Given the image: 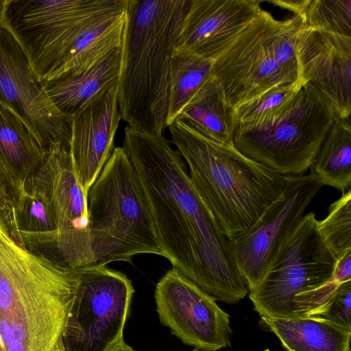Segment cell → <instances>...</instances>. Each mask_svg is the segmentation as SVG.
<instances>
[{"label": "cell", "mask_w": 351, "mask_h": 351, "mask_svg": "<svg viewBox=\"0 0 351 351\" xmlns=\"http://www.w3.org/2000/svg\"><path fill=\"white\" fill-rule=\"evenodd\" d=\"M123 148L143 187L162 256L200 289L235 304L249 292L230 240L202 201L178 152L163 134L125 128Z\"/></svg>", "instance_id": "6da1fadb"}, {"label": "cell", "mask_w": 351, "mask_h": 351, "mask_svg": "<svg viewBox=\"0 0 351 351\" xmlns=\"http://www.w3.org/2000/svg\"><path fill=\"white\" fill-rule=\"evenodd\" d=\"M192 0H128L118 105L123 119L163 134L171 62Z\"/></svg>", "instance_id": "7a4b0ae2"}, {"label": "cell", "mask_w": 351, "mask_h": 351, "mask_svg": "<svg viewBox=\"0 0 351 351\" xmlns=\"http://www.w3.org/2000/svg\"><path fill=\"white\" fill-rule=\"evenodd\" d=\"M168 128L195 189L229 240L252 226L282 192L288 176L248 158L234 145L213 141L178 119Z\"/></svg>", "instance_id": "3957f363"}, {"label": "cell", "mask_w": 351, "mask_h": 351, "mask_svg": "<svg viewBox=\"0 0 351 351\" xmlns=\"http://www.w3.org/2000/svg\"><path fill=\"white\" fill-rule=\"evenodd\" d=\"M77 270L44 258H0V351H58Z\"/></svg>", "instance_id": "277c9868"}, {"label": "cell", "mask_w": 351, "mask_h": 351, "mask_svg": "<svg viewBox=\"0 0 351 351\" xmlns=\"http://www.w3.org/2000/svg\"><path fill=\"white\" fill-rule=\"evenodd\" d=\"M94 265L162 256L136 169L123 147H115L86 194Z\"/></svg>", "instance_id": "5b68a950"}, {"label": "cell", "mask_w": 351, "mask_h": 351, "mask_svg": "<svg viewBox=\"0 0 351 351\" xmlns=\"http://www.w3.org/2000/svg\"><path fill=\"white\" fill-rule=\"evenodd\" d=\"M301 25L296 15L278 20L261 8L213 62L211 75L234 109L273 87L300 82L295 42Z\"/></svg>", "instance_id": "8992f818"}, {"label": "cell", "mask_w": 351, "mask_h": 351, "mask_svg": "<svg viewBox=\"0 0 351 351\" xmlns=\"http://www.w3.org/2000/svg\"><path fill=\"white\" fill-rule=\"evenodd\" d=\"M128 0H3L0 25L18 42L42 84L80 35Z\"/></svg>", "instance_id": "52a82bcc"}, {"label": "cell", "mask_w": 351, "mask_h": 351, "mask_svg": "<svg viewBox=\"0 0 351 351\" xmlns=\"http://www.w3.org/2000/svg\"><path fill=\"white\" fill-rule=\"evenodd\" d=\"M339 118L332 101L306 83L274 123L235 132L233 145L248 158L278 173L300 176L310 168L328 130Z\"/></svg>", "instance_id": "ba28073f"}, {"label": "cell", "mask_w": 351, "mask_h": 351, "mask_svg": "<svg viewBox=\"0 0 351 351\" xmlns=\"http://www.w3.org/2000/svg\"><path fill=\"white\" fill-rule=\"evenodd\" d=\"M77 284L63 337L66 351H110L123 338L134 289L105 265L76 269Z\"/></svg>", "instance_id": "9c48e42d"}, {"label": "cell", "mask_w": 351, "mask_h": 351, "mask_svg": "<svg viewBox=\"0 0 351 351\" xmlns=\"http://www.w3.org/2000/svg\"><path fill=\"white\" fill-rule=\"evenodd\" d=\"M314 213L304 215L274 265L250 292L261 317L296 318L294 299L328 280L337 257L322 239Z\"/></svg>", "instance_id": "30bf717a"}, {"label": "cell", "mask_w": 351, "mask_h": 351, "mask_svg": "<svg viewBox=\"0 0 351 351\" xmlns=\"http://www.w3.org/2000/svg\"><path fill=\"white\" fill-rule=\"evenodd\" d=\"M322 186L321 180L311 173L288 176L280 194L258 219L230 240L237 267L249 292L258 286L274 265L302 219L304 210Z\"/></svg>", "instance_id": "8fae6325"}, {"label": "cell", "mask_w": 351, "mask_h": 351, "mask_svg": "<svg viewBox=\"0 0 351 351\" xmlns=\"http://www.w3.org/2000/svg\"><path fill=\"white\" fill-rule=\"evenodd\" d=\"M29 179L45 191L51 204L57 230L54 249L60 261L73 269L94 265L86 195L75 176L69 147L52 145Z\"/></svg>", "instance_id": "7c38bea8"}, {"label": "cell", "mask_w": 351, "mask_h": 351, "mask_svg": "<svg viewBox=\"0 0 351 351\" xmlns=\"http://www.w3.org/2000/svg\"><path fill=\"white\" fill-rule=\"evenodd\" d=\"M0 105L17 116L46 149L70 145L71 117L48 98L13 36L0 25Z\"/></svg>", "instance_id": "4fadbf2b"}, {"label": "cell", "mask_w": 351, "mask_h": 351, "mask_svg": "<svg viewBox=\"0 0 351 351\" xmlns=\"http://www.w3.org/2000/svg\"><path fill=\"white\" fill-rule=\"evenodd\" d=\"M154 298L161 324L184 343L208 351L231 345L230 315L176 269L160 279Z\"/></svg>", "instance_id": "5bb4252c"}, {"label": "cell", "mask_w": 351, "mask_h": 351, "mask_svg": "<svg viewBox=\"0 0 351 351\" xmlns=\"http://www.w3.org/2000/svg\"><path fill=\"white\" fill-rule=\"evenodd\" d=\"M295 53L299 79L333 104L341 118L351 113V37L301 25Z\"/></svg>", "instance_id": "9a60e30c"}, {"label": "cell", "mask_w": 351, "mask_h": 351, "mask_svg": "<svg viewBox=\"0 0 351 351\" xmlns=\"http://www.w3.org/2000/svg\"><path fill=\"white\" fill-rule=\"evenodd\" d=\"M121 119L118 83L71 116L69 150L75 176L86 195L113 152Z\"/></svg>", "instance_id": "2e32d148"}, {"label": "cell", "mask_w": 351, "mask_h": 351, "mask_svg": "<svg viewBox=\"0 0 351 351\" xmlns=\"http://www.w3.org/2000/svg\"><path fill=\"white\" fill-rule=\"evenodd\" d=\"M258 0H192L176 50L214 61L256 18Z\"/></svg>", "instance_id": "e0dca14e"}, {"label": "cell", "mask_w": 351, "mask_h": 351, "mask_svg": "<svg viewBox=\"0 0 351 351\" xmlns=\"http://www.w3.org/2000/svg\"><path fill=\"white\" fill-rule=\"evenodd\" d=\"M121 64V46L90 66L42 84L48 98L61 113L71 117L104 90L117 84Z\"/></svg>", "instance_id": "ac0fdd59"}, {"label": "cell", "mask_w": 351, "mask_h": 351, "mask_svg": "<svg viewBox=\"0 0 351 351\" xmlns=\"http://www.w3.org/2000/svg\"><path fill=\"white\" fill-rule=\"evenodd\" d=\"M176 119L213 141L233 145L237 128L234 109L213 76L200 87Z\"/></svg>", "instance_id": "d6986e66"}, {"label": "cell", "mask_w": 351, "mask_h": 351, "mask_svg": "<svg viewBox=\"0 0 351 351\" xmlns=\"http://www.w3.org/2000/svg\"><path fill=\"white\" fill-rule=\"evenodd\" d=\"M287 351H350L351 330L314 317H261Z\"/></svg>", "instance_id": "ffe728a7"}, {"label": "cell", "mask_w": 351, "mask_h": 351, "mask_svg": "<svg viewBox=\"0 0 351 351\" xmlns=\"http://www.w3.org/2000/svg\"><path fill=\"white\" fill-rule=\"evenodd\" d=\"M48 153L29 128L0 105V160L23 188Z\"/></svg>", "instance_id": "44dd1931"}, {"label": "cell", "mask_w": 351, "mask_h": 351, "mask_svg": "<svg viewBox=\"0 0 351 351\" xmlns=\"http://www.w3.org/2000/svg\"><path fill=\"white\" fill-rule=\"evenodd\" d=\"M324 185L345 192L351 185V123L339 118L330 127L310 167Z\"/></svg>", "instance_id": "7402d4cb"}, {"label": "cell", "mask_w": 351, "mask_h": 351, "mask_svg": "<svg viewBox=\"0 0 351 351\" xmlns=\"http://www.w3.org/2000/svg\"><path fill=\"white\" fill-rule=\"evenodd\" d=\"M18 225L27 248L39 246L54 248L57 230L51 204L45 191L31 179L25 184Z\"/></svg>", "instance_id": "603a6c76"}, {"label": "cell", "mask_w": 351, "mask_h": 351, "mask_svg": "<svg viewBox=\"0 0 351 351\" xmlns=\"http://www.w3.org/2000/svg\"><path fill=\"white\" fill-rule=\"evenodd\" d=\"M213 61L175 50L171 68L167 128L175 121L200 87L212 76Z\"/></svg>", "instance_id": "cb8c5ba5"}, {"label": "cell", "mask_w": 351, "mask_h": 351, "mask_svg": "<svg viewBox=\"0 0 351 351\" xmlns=\"http://www.w3.org/2000/svg\"><path fill=\"white\" fill-rule=\"evenodd\" d=\"M304 84L278 85L235 108V132L260 130L274 123L288 110Z\"/></svg>", "instance_id": "d4e9b609"}, {"label": "cell", "mask_w": 351, "mask_h": 351, "mask_svg": "<svg viewBox=\"0 0 351 351\" xmlns=\"http://www.w3.org/2000/svg\"><path fill=\"white\" fill-rule=\"evenodd\" d=\"M300 17L302 25L351 37V0L270 1Z\"/></svg>", "instance_id": "484cf974"}, {"label": "cell", "mask_w": 351, "mask_h": 351, "mask_svg": "<svg viewBox=\"0 0 351 351\" xmlns=\"http://www.w3.org/2000/svg\"><path fill=\"white\" fill-rule=\"evenodd\" d=\"M328 207L326 217L317 221V229L330 250L338 259L351 251V190Z\"/></svg>", "instance_id": "4316f807"}, {"label": "cell", "mask_w": 351, "mask_h": 351, "mask_svg": "<svg viewBox=\"0 0 351 351\" xmlns=\"http://www.w3.org/2000/svg\"><path fill=\"white\" fill-rule=\"evenodd\" d=\"M24 193L25 188L0 160V219L13 238L22 245H25L19 229L18 213Z\"/></svg>", "instance_id": "83f0119b"}, {"label": "cell", "mask_w": 351, "mask_h": 351, "mask_svg": "<svg viewBox=\"0 0 351 351\" xmlns=\"http://www.w3.org/2000/svg\"><path fill=\"white\" fill-rule=\"evenodd\" d=\"M306 316L323 319L351 330V280L341 283L325 303Z\"/></svg>", "instance_id": "f1b7e54d"}, {"label": "cell", "mask_w": 351, "mask_h": 351, "mask_svg": "<svg viewBox=\"0 0 351 351\" xmlns=\"http://www.w3.org/2000/svg\"><path fill=\"white\" fill-rule=\"evenodd\" d=\"M332 276L340 282L351 280V251L337 259Z\"/></svg>", "instance_id": "f546056e"}, {"label": "cell", "mask_w": 351, "mask_h": 351, "mask_svg": "<svg viewBox=\"0 0 351 351\" xmlns=\"http://www.w3.org/2000/svg\"><path fill=\"white\" fill-rule=\"evenodd\" d=\"M110 351H136V350H135L130 346L127 344L125 342L124 339H123ZM191 351H208V350H204L194 348L193 350H192Z\"/></svg>", "instance_id": "4dcf8cb0"}, {"label": "cell", "mask_w": 351, "mask_h": 351, "mask_svg": "<svg viewBox=\"0 0 351 351\" xmlns=\"http://www.w3.org/2000/svg\"><path fill=\"white\" fill-rule=\"evenodd\" d=\"M58 351H66V350L65 347H63L61 349H60Z\"/></svg>", "instance_id": "1f68e13d"}, {"label": "cell", "mask_w": 351, "mask_h": 351, "mask_svg": "<svg viewBox=\"0 0 351 351\" xmlns=\"http://www.w3.org/2000/svg\"><path fill=\"white\" fill-rule=\"evenodd\" d=\"M0 21H1V15H0Z\"/></svg>", "instance_id": "d6a6232c"}]
</instances>
